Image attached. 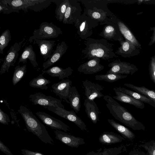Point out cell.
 <instances>
[{
    "label": "cell",
    "instance_id": "1",
    "mask_svg": "<svg viewBox=\"0 0 155 155\" xmlns=\"http://www.w3.org/2000/svg\"><path fill=\"white\" fill-rule=\"evenodd\" d=\"M84 44L85 47L81 53L84 58L88 60L97 57L107 61L118 57L114 51V45L104 38H89L85 40Z\"/></svg>",
    "mask_w": 155,
    "mask_h": 155
},
{
    "label": "cell",
    "instance_id": "2",
    "mask_svg": "<svg viewBox=\"0 0 155 155\" xmlns=\"http://www.w3.org/2000/svg\"><path fill=\"white\" fill-rule=\"evenodd\" d=\"M103 98L107 103L106 106L110 113L116 119L134 130H145L143 124L113 98L110 96L105 95Z\"/></svg>",
    "mask_w": 155,
    "mask_h": 155
},
{
    "label": "cell",
    "instance_id": "3",
    "mask_svg": "<svg viewBox=\"0 0 155 155\" xmlns=\"http://www.w3.org/2000/svg\"><path fill=\"white\" fill-rule=\"evenodd\" d=\"M18 112L23 119L28 131L36 136L45 143L54 145V142L44 125L32 112L27 107L21 105Z\"/></svg>",
    "mask_w": 155,
    "mask_h": 155
},
{
    "label": "cell",
    "instance_id": "4",
    "mask_svg": "<svg viewBox=\"0 0 155 155\" xmlns=\"http://www.w3.org/2000/svg\"><path fill=\"white\" fill-rule=\"evenodd\" d=\"M84 6V12L92 19L103 25L114 14L108 8V0H79Z\"/></svg>",
    "mask_w": 155,
    "mask_h": 155
},
{
    "label": "cell",
    "instance_id": "5",
    "mask_svg": "<svg viewBox=\"0 0 155 155\" xmlns=\"http://www.w3.org/2000/svg\"><path fill=\"white\" fill-rule=\"evenodd\" d=\"M8 5L18 8L25 12L30 10L40 12L47 8L53 0H6Z\"/></svg>",
    "mask_w": 155,
    "mask_h": 155
},
{
    "label": "cell",
    "instance_id": "6",
    "mask_svg": "<svg viewBox=\"0 0 155 155\" xmlns=\"http://www.w3.org/2000/svg\"><path fill=\"white\" fill-rule=\"evenodd\" d=\"M62 33L61 28L52 22H43L40 24L38 29L34 31L33 35L29 38L28 41L31 43L35 39L43 40L55 38Z\"/></svg>",
    "mask_w": 155,
    "mask_h": 155
},
{
    "label": "cell",
    "instance_id": "7",
    "mask_svg": "<svg viewBox=\"0 0 155 155\" xmlns=\"http://www.w3.org/2000/svg\"><path fill=\"white\" fill-rule=\"evenodd\" d=\"M99 24L97 21L88 16L84 12L74 24V25L77 30V33L79 37L85 40L93 34V29Z\"/></svg>",
    "mask_w": 155,
    "mask_h": 155
},
{
    "label": "cell",
    "instance_id": "8",
    "mask_svg": "<svg viewBox=\"0 0 155 155\" xmlns=\"http://www.w3.org/2000/svg\"><path fill=\"white\" fill-rule=\"evenodd\" d=\"M48 110L58 116L74 123L81 130L89 132L85 123L78 117L74 110L68 111L59 107H48Z\"/></svg>",
    "mask_w": 155,
    "mask_h": 155
},
{
    "label": "cell",
    "instance_id": "9",
    "mask_svg": "<svg viewBox=\"0 0 155 155\" xmlns=\"http://www.w3.org/2000/svg\"><path fill=\"white\" fill-rule=\"evenodd\" d=\"M25 40L24 39L19 42H15L10 48L5 55L0 70L2 75L6 72H8L11 66H14L19 55L22 44Z\"/></svg>",
    "mask_w": 155,
    "mask_h": 155
},
{
    "label": "cell",
    "instance_id": "10",
    "mask_svg": "<svg viewBox=\"0 0 155 155\" xmlns=\"http://www.w3.org/2000/svg\"><path fill=\"white\" fill-rule=\"evenodd\" d=\"M29 98L34 105H39L47 109L50 106L64 108L60 100L51 96H47L41 92H37L31 94L29 96Z\"/></svg>",
    "mask_w": 155,
    "mask_h": 155
},
{
    "label": "cell",
    "instance_id": "11",
    "mask_svg": "<svg viewBox=\"0 0 155 155\" xmlns=\"http://www.w3.org/2000/svg\"><path fill=\"white\" fill-rule=\"evenodd\" d=\"M108 66L110 68L106 74L133 75L138 70L137 66L134 64L121 61L119 59L112 61L108 64Z\"/></svg>",
    "mask_w": 155,
    "mask_h": 155
},
{
    "label": "cell",
    "instance_id": "12",
    "mask_svg": "<svg viewBox=\"0 0 155 155\" xmlns=\"http://www.w3.org/2000/svg\"><path fill=\"white\" fill-rule=\"evenodd\" d=\"M82 10L78 0H69V3L65 12L63 23L73 24L81 16Z\"/></svg>",
    "mask_w": 155,
    "mask_h": 155
},
{
    "label": "cell",
    "instance_id": "13",
    "mask_svg": "<svg viewBox=\"0 0 155 155\" xmlns=\"http://www.w3.org/2000/svg\"><path fill=\"white\" fill-rule=\"evenodd\" d=\"M104 24L105 25L102 31L99 34V36L107 40L117 41L119 42L124 40L116 24L108 21Z\"/></svg>",
    "mask_w": 155,
    "mask_h": 155
},
{
    "label": "cell",
    "instance_id": "14",
    "mask_svg": "<svg viewBox=\"0 0 155 155\" xmlns=\"http://www.w3.org/2000/svg\"><path fill=\"white\" fill-rule=\"evenodd\" d=\"M109 21L116 24L119 30L125 39L139 49H141V45L125 23L114 14L110 18Z\"/></svg>",
    "mask_w": 155,
    "mask_h": 155
},
{
    "label": "cell",
    "instance_id": "15",
    "mask_svg": "<svg viewBox=\"0 0 155 155\" xmlns=\"http://www.w3.org/2000/svg\"><path fill=\"white\" fill-rule=\"evenodd\" d=\"M35 114L43 123L52 129L62 130L66 132L70 130L68 126L44 112L38 111Z\"/></svg>",
    "mask_w": 155,
    "mask_h": 155
},
{
    "label": "cell",
    "instance_id": "16",
    "mask_svg": "<svg viewBox=\"0 0 155 155\" xmlns=\"http://www.w3.org/2000/svg\"><path fill=\"white\" fill-rule=\"evenodd\" d=\"M54 133L56 139L72 148H77L80 145L85 143L83 138L75 137L61 130H55Z\"/></svg>",
    "mask_w": 155,
    "mask_h": 155
},
{
    "label": "cell",
    "instance_id": "17",
    "mask_svg": "<svg viewBox=\"0 0 155 155\" xmlns=\"http://www.w3.org/2000/svg\"><path fill=\"white\" fill-rule=\"evenodd\" d=\"M82 82L86 99L93 101L96 98H100L104 96L101 92L103 89V87L102 86L87 80L83 81Z\"/></svg>",
    "mask_w": 155,
    "mask_h": 155
},
{
    "label": "cell",
    "instance_id": "18",
    "mask_svg": "<svg viewBox=\"0 0 155 155\" xmlns=\"http://www.w3.org/2000/svg\"><path fill=\"white\" fill-rule=\"evenodd\" d=\"M100 58L95 57L80 65L77 69L80 73L85 74H92L100 71L104 68L100 64Z\"/></svg>",
    "mask_w": 155,
    "mask_h": 155
},
{
    "label": "cell",
    "instance_id": "19",
    "mask_svg": "<svg viewBox=\"0 0 155 155\" xmlns=\"http://www.w3.org/2000/svg\"><path fill=\"white\" fill-rule=\"evenodd\" d=\"M72 83V81L68 79L62 80L52 85V91L60 99H63L67 103L70 104L68 100V95Z\"/></svg>",
    "mask_w": 155,
    "mask_h": 155
},
{
    "label": "cell",
    "instance_id": "20",
    "mask_svg": "<svg viewBox=\"0 0 155 155\" xmlns=\"http://www.w3.org/2000/svg\"><path fill=\"white\" fill-rule=\"evenodd\" d=\"M68 48L65 41H62L61 43H58L50 57L45 62L43 63L42 65L43 70H45L59 61L66 53Z\"/></svg>",
    "mask_w": 155,
    "mask_h": 155
},
{
    "label": "cell",
    "instance_id": "21",
    "mask_svg": "<svg viewBox=\"0 0 155 155\" xmlns=\"http://www.w3.org/2000/svg\"><path fill=\"white\" fill-rule=\"evenodd\" d=\"M119 43L120 46L115 52L116 54L124 58H129L137 56L140 53L139 49L125 39Z\"/></svg>",
    "mask_w": 155,
    "mask_h": 155
},
{
    "label": "cell",
    "instance_id": "22",
    "mask_svg": "<svg viewBox=\"0 0 155 155\" xmlns=\"http://www.w3.org/2000/svg\"><path fill=\"white\" fill-rule=\"evenodd\" d=\"M55 41L48 40L45 39H35L34 40V44H36L38 46L41 55L46 61L49 58L53 52V48Z\"/></svg>",
    "mask_w": 155,
    "mask_h": 155
},
{
    "label": "cell",
    "instance_id": "23",
    "mask_svg": "<svg viewBox=\"0 0 155 155\" xmlns=\"http://www.w3.org/2000/svg\"><path fill=\"white\" fill-rule=\"evenodd\" d=\"M84 105L88 118L93 123L96 124L99 120L98 116L100 113L97 104L94 100H90L86 98Z\"/></svg>",
    "mask_w": 155,
    "mask_h": 155
},
{
    "label": "cell",
    "instance_id": "24",
    "mask_svg": "<svg viewBox=\"0 0 155 155\" xmlns=\"http://www.w3.org/2000/svg\"><path fill=\"white\" fill-rule=\"evenodd\" d=\"M73 71L70 67L63 69L59 66H55L47 70H42V74H47L52 77H58L59 79L63 80L64 78H68L71 76Z\"/></svg>",
    "mask_w": 155,
    "mask_h": 155
},
{
    "label": "cell",
    "instance_id": "25",
    "mask_svg": "<svg viewBox=\"0 0 155 155\" xmlns=\"http://www.w3.org/2000/svg\"><path fill=\"white\" fill-rule=\"evenodd\" d=\"M114 90L116 96H113V98L120 102L132 105L138 108L142 109L144 108L145 106L143 102L122 92L115 90Z\"/></svg>",
    "mask_w": 155,
    "mask_h": 155
},
{
    "label": "cell",
    "instance_id": "26",
    "mask_svg": "<svg viewBox=\"0 0 155 155\" xmlns=\"http://www.w3.org/2000/svg\"><path fill=\"white\" fill-rule=\"evenodd\" d=\"M99 141L101 144L110 145L121 142L124 138L120 135L113 132H104L101 134Z\"/></svg>",
    "mask_w": 155,
    "mask_h": 155
},
{
    "label": "cell",
    "instance_id": "27",
    "mask_svg": "<svg viewBox=\"0 0 155 155\" xmlns=\"http://www.w3.org/2000/svg\"><path fill=\"white\" fill-rule=\"evenodd\" d=\"M27 59L29 60L34 67L36 68L38 66L36 54L33 50L32 46L31 45L25 47L19 59L18 64L21 62L23 64H26Z\"/></svg>",
    "mask_w": 155,
    "mask_h": 155
},
{
    "label": "cell",
    "instance_id": "28",
    "mask_svg": "<svg viewBox=\"0 0 155 155\" xmlns=\"http://www.w3.org/2000/svg\"><path fill=\"white\" fill-rule=\"evenodd\" d=\"M68 99L71 107L76 113L80 110L81 107V97L76 87H71L68 95Z\"/></svg>",
    "mask_w": 155,
    "mask_h": 155
},
{
    "label": "cell",
    "instance_id": "29",
    "mask_svg": "<svg viewBox=\"0 0 155 155\" xmlns=\"http://www.w3.org/2000/svg\"><path fill=\"white\" fill-rule=\"evenodd\" d=\"M108 122L124 138L132 140L135 138L134 134L123 125L117 122L113 119H108Z\"/></svg>",
    "mask_w": 155,
    "mask_h": 155
},
{
    "label": "cell",
    "instance_id": "30",
    "mask_svg": "<svg viewBox=\"0 0 155 155\" xmlns=\"http://www.w3.org/2000/svg\"><path fill=\"white\" fill-rule=\"evenodd\" d=\"M113 90H117L128 95L137 100L148 104L155 108V104L153 101L147 97L139 93L120 86L119 87H114Z\"/></svg>",
    "mask_w": 155,
    "mask_h": 155
},
{
    "label": "cell",
    "instance_id": "31",
    "mask_svg": "<svg viewBox=\"0 0 155 155\" xmlns=\"http://www.w3.org/2000/svg\"><path fill=\"white\" fill-rule=\"evenodd\" d=\"M53 2L56 5L55 11V17L59 21H63L69 0H53Z\"/></svg>",
    "mask_w": 155,
    "mask_h": 155
},
{
    "label": "cell",
    "instance_id": "32",
    "mask_svg": "<svg viewBox=\"0 0 155 155\" xmlns=\"http://www.w3.org/2000/svg\"><path fill=\"white\" fill-rule=\"evenodd\" d=\"M124 85L147 97L155 104V89L150 90L144 86L139 87L132 84L125 83Z\"/></svg>",
    "mask_w": 155,
    "mask_h": 155
},
{
    "label": "cell",
    "instance_id": "33",
    "mask_svg": "<svg viewBox=\"0 0 155 155\" xmlns=\"http://www.w3.org/2000/svg\"><path fill=\"white\" fill-rule=\"evenodd\" d=\"M125 148L124 145H121L118 147L110 148H104L102 151V149L100 148L97 150V152L93 150L87 153L85 155H118L123 152Z\"/></svg>",
    "mask_w": 155,
    "mask_h": 155
},
{
    "label": "cell",
    "instance_id": "34",
    "mask_svg": "<svg viewBox=\"0 0 155 155\" xmlns=\"http://www.w3.org/2000/svg\"><path fill=\"white\" fill-rule=\"evenodd\" d=\"M43 74H40L37 77L33 78L29 83V86L34 88H40L42 90H47V86L51 83V81L44 77Z\"/></svg>",
    "mask_w": 155,
    "mask_h": 155
},
{
    "label": "cell",
    "instance_id": "35",
    "mask_svg": "<svg viewBox=\"0 0 155 155\" xmlns=\"http://www.w3.org/2000/svg\"><path fill=\"white\" fill-rule=\"evenodd\" d=\"M26 64L22 66L17 65L15 68L12 78V83L15 86L24 77L27 71Z\"/></svg>",
    "mask_w": 155,
    "mask_h": 155
},
{
    "label": "cell",
    "instance_id": "36",
    "mask_svg": "<svg viewBox=\"0 0 155 155\" xmlns=\"http://www.w3.org/2000/svg\"><path fill=\"white\" fill-rule=\"evenodd\" d=\"M127 77V75L115 74H104L97 75L95 76L96 80L104 81L109 82H113L120 79H124Z\"/></svg>",
    "mask_w": 155,
    "mask_h": 155
},
{
    "label": "cell",
    "instance_id": "37",
    "mask_svg": "<svg viewBox=\"0 0 155 155\" xmlns=\"http://www.w3.org/2000/svg\"><path fill=\"white\" fill-rule=\"evenodd\" d=\"M11 39L10 31L7 29L2 33L0 37V53L3 54L4 50L8 46Z\"/></svg>",
    "mask_w": 155,
    "mask_h": 155
},
{
    "label": "cell",
    "instance_id": "38",
    "mask_svg": "<svg viewBox=\"0 0 155 155\" xmlns=\"http://www.w3.org/2000/svg\"><path fill=\"white\" fill-rule=\"evenodd\" d=\"M20 10L17 8L8 4L6 0H0V13L9 14L12 12L19 13Z\"/></svg>",
    "mask_w": 155,
    "mask_h": 155
},
{
    "label": "cell",
    "instance_id": "39",
    "mask_svg": "<svg viewBox=\"0 0 155 155\" xmlns=\"http://www.w3.org/2000/svg\"><path fill=\"white\" fill-rule=\"evenodd\" d=\"M140 146L143 148L148 153L149 155H155V141L152 140Z\"/></svg>",
    "mask_w": 155,
    "mask_h": 155
},
{
    "label": "cell",
    "instance_id": "40",
    "mask_svg": "<svg viewBox=\"0 0 155 155\" xmlns=\"http://www.w3.org/2000/svg\"><path fill=\"white\" fill-rule=\"evenodd\" d=\"M149 71L150 78L155 83V61L153 56L151 58L150 61Z\"/></svg>",
    "mask_w": 155,
    "mask_h": 155
},
{
    "label": "cell",
    "instance_id": "41",
    "mask_svg": "<svg viewBox=\"0 0 155 155\" xmlns=\"http://www.w3.org/2000/svg\"><path fill=\"white\" fill-rule=\"evenodd\" d=\"M10 122L8 115L0 109V123L4 125H8Z\"/></svg>",
    "mask_w": 155,
    "mask_h": 155
},
{
    "label": "cell",
    "instance_id": "42",
    "mask_svg": "<svg viewBox=\"0 0 155 155\" xmlns=\"http://www.w3.org/2000/svg\"><path fill=\"white\" fill-rule=\"evenodd\" d=\"M0 150L7 155H13L8 148L0 140Z\"/></svg>",
    "mask_w": 155,
    "mask_h": 155
},
{
    "label": "cell",
    "instance_id": "43",
    "mask_svg": "<svg viewBox=\"0 0 155 155\" xmlns=\"http://www.w3.org/2000/svg\"><path fill=\"white\" fill-rule=\"evenodd\" d=\"M21 151L24 155H45L38 152H34L27 149H22Z\"/></svg>",
    "mask_w": 155,
    "mask_h": 155
},
{
    "label": "cell",
    "instance_id": "44",
    "mask_svg": "<svg viewBox=\"0 0 155 155\" xmlns=\"http://www.w3.org/2000/svg\"><path fill=\"white\" fill-rule=\"evenodd\" d=\"M129 154V155H149L147 152L146 153L144 152L140 151L137 149H134L131 151Z\"/></svg>",
    "mask_w": 155,
    "mask_h": 155
},
{
    "label": "cell",
    "instance_id": "45",
    "mask_svg": "<svg viewBox=\"0 0 155 155\" xmlns=\"http://www.w3.org/2000/svg\"><path fill=\"white\" fill-rule=\"evenodd\" d=\"M150 30L153 31L152 35L150 38V40L148 45L151 46L155 43V26L150 28Z\"/></svg>",
    "mask_w": 155,
    "mask_h": 155
},
{
    "label": "cell",
    "instance_id": "46",
    "mask_svg": "<svg viewBox=\"0 0 155 155\" xmlns=\"http://www.w3.org/2000/svg\"><path fill=\"white\" fill-rule=\"evenodd\" d=\"M153 57V58H154V60L155 61V55H154V56Z\"/></svg>",
    "mask_w": 155,
    "mask_h": 155
},
{
    "label": "cell",
    "instance_id": "47",
    "mask_svg": "<svg viewBox=\"0 0 155 155\" xmlns=\"http://www.w3.org/2000/svg\"><path fill=\"white\" fill-rule=\"evenodd\" d=\"M120 155V154H119V155Z\"/></svg>",
    "mask_w": 155,
    "mask_h": 155
}]
</instances>
